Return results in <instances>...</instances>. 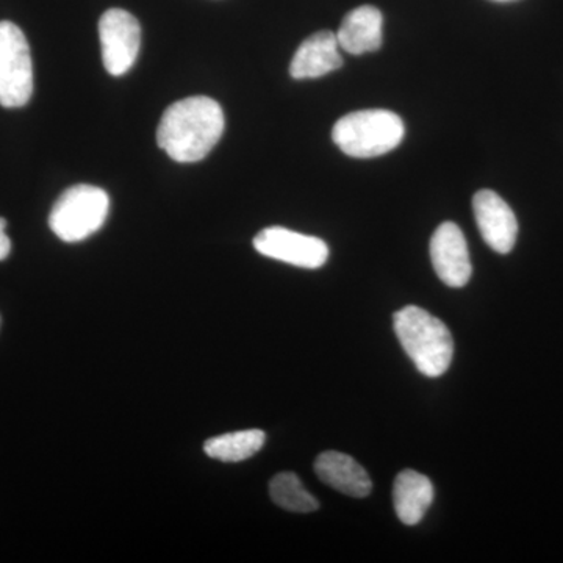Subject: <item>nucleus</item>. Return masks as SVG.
I'll use <instances>...</instances> for the list:
<instances>
[{
	"label": "nucleus",
	"mask_w": 563,
	"mask_h": 563,
	"mask_svg": "<svg viewBox=\"0 0 563 563\" xmlns=\"http://www.w3.org/2000/svg\"><path fill=\"white\" fill-rule=\"evenodd\" d=\"M269 495L277 506L288 512L310 514L318 510L320 503L307 492L301 479L295 473H280L269 483Z\"/></svg>",
	"instance_id": "nucleus-15"
},
{
	"label": "nucleus",
	"mask_w": 563,
	"mask_h": 563,
	"mask_svg": "<svg viewBox=\"0 0 563 563\" xmlns=\"http://www.w3.org/2000/svg\"><path fill=\"white\" fill-rule=\"evenodd\" d=\"M265 439V432L261 429L224 433V435L207 440L203 451L209 457L217 459V461L243 462L262 450Z\"/></svg>",
	"instance_id": "nucleus-14"
},
{
	"label": "nucleus",
	"mask_w": 563,
	"mask_h": 563,
	"mask_svg": "<svg viewBox=\"0 0 563 563\" xmlns=\"http://www.w3.org/2000/svg\"><path fill=\"white\" fill-rule=\"evenodd\" d=\"M7 221L3 218H0V231H5Z\"/></svg>",
	"instance_id": "nucleus-17"
},
{
	"label": "nucleus",
	"mask_w": 563,
	"mask_h": 563,
	"mask_svg": "<svg viewBox=\"0 0 563 563\" xmlns=\"http://www.w3.org/2000/svg\"><path fill=\"white\" fill-rule=\"evenodd\" d=\"M225 118L220 103L207 96L181 99L163 113L157 143L174 162H201L224 133Z\"/></svg>",
	"instance_id": "nucleus-1"
},
{
	"label": "nucleus",
	"mask_w": 563,
	"mask_h": 563,
	"mask_svg": "<svg viewBox=\"0 0 563 563\" xmlns=\"http://www.w3.org/2000/svg\"><path fill=\"white\" fill-rule=\"evenodd\" d=\"M474 218L484 242L498 254H509L517 243L518 221L509 203L492 190H481L473 198Z\"/></svg>",
	"instance_id": "nucleus-9"
},
{
	"label": "nucleus",
	"mask_w": 563,
	"mask_h": 563,
	"mask_svg": "<svg viewBox=\"0 0 563 563\" xmlns=\"http://www.w3.org/2000/svg\"><path fill=\"white\" fill-rule=\"evenodd\" d=\"M314 472L322 483L352 498H365L373 490L372 477L351 455L328 451L318 455Z\"/></svg>",
	"instance_id": "nucleus-11"
},
{
	"label": "nucleus",
	"mask_w": 563,
	"mask_h": 563,
	"mask_svg": "<svg viewBox=\"0 0 563 563\" xmlns=\"http://www.w3.org/2000/svg\"><path fill=\"white\" fill-rule=\"evenodd\" d=\"M433 501V485L424 474L404 470L393 485L396 515L404 525L420 523Z\"/></svg>",
	"instance_id": "nucleus-13"
},
{
	"label": "nucleus",
	"mask_w": 563,
	"mask_h": 563,
	"mask_svg": "<svg viewBox=\"0 0 563 563\" xmlns=\"http://www.w3.org/2000/svg\"><path fill=\"white\" fill-rule=\"evenodd\" d=\"M110 198L95 185H74L52 207V232L66 243H77L99 231L109 217Z\"/></svg>",
	"instance_id": "nucleus-4"
},
{
	"label": "nucleus",
	"mask_w": 563,
	"mask_h": 563,
	"mask_svg": "<svg viewBox=\"0 0 563 563\" xmlns=\"http://www.w3.org/2000/svg\"><path fill=\"white\" fill-rule=\"evenodd\" d=\"M340 44L333 32L322 31L309 36L296 51L290 76L296 80L318 79L342 68Z\"/></svg>",
	"instance_id": "nucleus-10"
},
{
	"label": "nucleus",
	"mask_w": 563,
	"mask_h": 563,
	"mask_svg": "<svg viewBox=\"0 0 563 563\" xmlns=\"http://www.w3.org/2000/svg\"><path fill=\"white\" fill-rule=\"evenodd\" d=\"M258 254L299 268L318 269L329 258V247L317 236L303 235L285 228H266L254 239Z\"/></svg>",
	"instance_id": "nucleus-7"
},
{
	"label": "nucleus",
	"mask_w": 563,
	"mask_h": 563,
	"mask_svg": "<svg viewBox=\"0 0 563 563\" xmlns=\"http://www.w3.org/2000/svg\"><path fill=\"white\" fill-rule=\"evenodd\" d=\"M396 336L418 372L440 377L453 363L454 340L450 329L424 309L407 306L393 314Z\"/></svg>",
	"instance_id": "nucleus-2"
},
{
	"label": "nucleus",
	"mask_w": 563,
	"mask_h": 563,
	"mask_svg": "<svg viewBox=\"0 0 563 563\" xmlns=\"http://www.w3.org/2000/svg\"><path fill=\"white\" fill-rule=\"evenodd\" d=\"M383 13L372 5L358 7L344 16L339 32L340 49L352 55L368 54L383 46Z\"/></svg>",
	"instance_id": "nucleus-12"
},
{
	"label": "nucleus",
	"mask_w": 563,
	"mask_h": 563,
	"mask_svg": "<svg viewBox=\"0 0 563 563\" xmlns=\"http://www.w3.org/2000/svg\"><path fill=\"white\" fill-rule=\"evenodd\" d=\"M404 122L388 110H361L346 114L333 125L332 140L354 158H374L401 144Z\"/></svg>",
	"instance_id": "nucleus-3"
},
{
	"label": "nucleus",
	"mask_w": 563,
	"mask_h": 563,
	"mask_svg": "<svg viewBox=\"0 0 563 563\" xmlns=\"http://www.w3.org/2000/svg\"><path fill=\"white\" fill-rule=\"evenodd\" d=\"M431 261L437 276L448 287L462 288L472 279L468 244L461 228L454 222H443L433 232Z\"/></svg>",
	"instance_id": "nucleus-8"
},
{
	"label": "nucleus",
	"mask_w": 563,
	"mask_h": 563,
	"mask_svg": "<svg viewBox=\"0 0 563 563\" xmlns=\"http://www.w3.org/2000/svg\"><path fill=\"white\" fill-rule=\"evenodd\" d=\"M33 95L31 46L24 32L10 21H0V106L20 109Z\"/></svg>",
	"instance_id": "nucleus-5"
},
{
	"label": "nucleus",
	"mask_w": 563,
	"mask_h": 563,
	"mask_svg": "<svg viewBox=\"0 0 563 563\" xmlns=\"http://www.w3.org/2000/svg\"><path fill=\"white\" fill-rule=\"evenodd\" d=\"M102 62L113 77L124 76L139 58L141 44L140 22L129 11L111 9L99 21Z\"/></svg>",
	"instance_id": "nucleus-6"
},
{
	"label": "nucleus",
	"mask_w": 563,
	"mask_h": 563,
	"mask_svg": "<svg viewBox=\"0 0 563 563\" xmlns=\"http://www.w3.org/2000/svg\"><path fill=\"white\" fill-rule=\"evenodd\" d=\"M11 251V242L5 231H0V261H5Z\"/></svg>",
	"instance_id": "nucleus-16"
}]
</instances>
